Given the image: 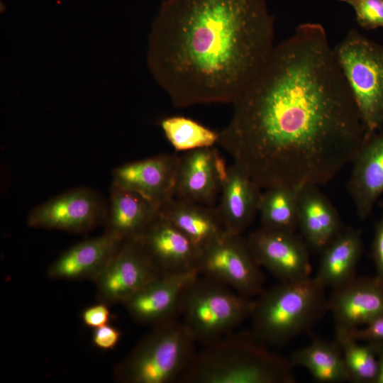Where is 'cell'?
<instances>
[{"mask_svg":"<svg viewBox=\"0 0 383 383\" xmlns=\"http://www.w3.org/2000/svg\"><path fill=\"white\" fill-rule=\"evenodd\" d=\"M218 145L262 188L319 186L352 163L365 130L324 27L274 45L233 101Z\"/></svg>","mask_w":383,"mask_h":383,"instance_id":"obj_1","label":"cell"},{"mask_svg":"<svg viewBox=\"0 0 383 383\" xmlns=\"http://www.w3.org/2000/svg\"><path fill=\"white\" fill-rule=\"evenodd\" d=\"M267 0H165L148 65L175 108L233 103L274 44Z\"/></svg>","mask_w":383,"mask_h":383,"instance_id":"obj_2","label":"cell"},{"mask_svg":"<svg viewBox=\"0 0 383 383\" xmlns=\"http://www.w3.org/2000/svg\"><path fill=\"white\" fill-rule=\"evenodd\" d=\"M289 360L271 352L252 331L235 332L203 346L183 383H293Z\"/></svg>","mask_w":383,"mask_h":383,"instance_id":"obj_3","label":"cell"},{"mask_svg":"<svg viewBox=\"0 0 383 383\" xmlns=\"http://www.w3.org/2000/svg\"><path fill=\"white\" fill-rule=\"evenodd\" d=\"M325 289L311 277L264 290L254 299L252 333L266 345H282L311 332L328 312Z\"/></svg>","mask_w":383,"mask_h":383,"instance_id":"obj_4","label":"cell"},{"mask_svg":"<svg viewBox=\"0 0 383 383\" xmlns=\"http://www.w3.org/2000/svg\"><path fill=\"white\" fill-rule=\"evenodd\" d=\"M254 299L227 285L199 274L182 297L180 320L196 343H212L250 318Z\"/></svg>","mask_w":383,"mask_h":383,"instance_id":"obj_5","label":"cell"},{"mask_svg":"<svg viewBox=\"0 0 383 383\" xmlns=\"http://www.w3.org/2000/svg\"><path fill=\"white\" fill-rule=\"evenodd\" d=\"M196 342L180 319L154 326L118 366V379L127 383L179 381L196 352Z\"/></svg>","mask_w":383,"mask_h":383,"instance_id":"obj_6","label":"cell"},{"mask_svg":"<svg viewBox=\"0 0 383 383\" xmlns=\"http://www.w3.org/2000/svg\"><path fill=\"white\" fill-rule=\"evenodd\" d=\"M365 133L383 128V45L350 30L333 48Z\"/></svg>","mask_w":383,"mask_h":383,"instance_id":"obj_7","label":"cell"},{"mask_svg":"<svg viewBox=\"0 0 383 383\" xmlns=\"http://www.w3.org/2000/svg\"><path fill=\"white\" fill-rule=\"evenodd\" d=\"M198 270L248 299L264 291L265 274L242 234L226 233L201 248Z\"/></svg>","mask_w":383,"mask_h":383,"instance_id":"obj_8","label":"cell"},{"mask_svg":"<svg viewBox=\"0 0 383 383\" xmlns=\"http://www.w3.org/2000/svg\"><path fill=\"white\" fill-rule=\"evenodd\" d=\"M108 204L96 191L77 187L36 206L28 213L33 228L84 233L104 223Z\"/></svg>","mask_w":383,"mask_h":383,"instance_id":"obj_9","label":"cell"},{"mask_svg":"<svg viewBox=\"0 0 383 383\" xmlns=\"http://www.w3.org/2000/svg\"><path fill=\"white\" fill-rule=\"evenodd\" d=\"M257 263L279 282L311 277L312 266L306 243L296 232L260 227L247 238Z\"/></svg>","mask_w":383,"mask_h":383,"instance_id":"obj_10","label":"cell"},{"mask_svg":"<svg viewBox=\"0 0 383 383\" xmlns=\"http://www.w3.org/2000/svg\"><path fill=\"white\" fill-rule=\"evenodd\" d=\"M198 270L163 273L123 304L136 321L153 327L180 319L184 292Z\"/></svg>","mask_w":383,"mask_h":383,"instance_id":"obj_11","label":"cell"},{"mask_svg":"<svg viewBox=\"0 0 383 383\" xmlns=\"http://www.w3.org/2000/svg\"><path fill=\"white\" fill-rule=\"evenodd\" d=\"M162 274L136 240L124 241L96 278L99 295L106 302L124 303Z\"/></svg>","mask_w":383,"mask_h":383,"instance_id":"obj_12","label":"cell"},{"mask_svg":"<svg viewBox=\"0 0 383 383\" xmlns=\"http://www.w3.org/2000/svg\"><path fill=\"white\" fill-rule=\"evenodd\" d=\"M335 336L348 334L383 314V279L355 277L333 289L328 299Z\"/></svg>","mask_w":383,"mask_h":383,"instance_id":"obj_13","label":"cell"},{"mask_svg":"<svg viewBox=\"0 0 383 383\" xmlns=\"http://www.w3.org/2000/svg\"><path fill=\"white\" fill-rule=\"evenodd\" d=\"M227 168L214 146L184 152L179 158L174 198L212 206Z\"/></svg>","mask_w":383,"mask_h":383,"instance_id":"obj_14","label":"cell"},{"mask_svg":"<svg viewBox=\"0 0 383 383\" xmlns=\"http://www.w3.org/2000/svg\"><path fill=\"white\" fill-rule=\"evenodd\" d=\"M179 156L160 154L123 164L112 172V182L135 192L160 209L174 198Z\"/></svg>","mask_w":383,"mask_h":383,"instance_id":"obj_15","label":"cell"},{"mask_svg":"<svg viewBox=\"0 0 383 383\" xmlns=\"http://www.w3.org/2000/svg\"><path fill=\"white\" fill-rule=\"evenodd\" d=\"M135 240L162 273L198 270L201 249L160 213Z\"/></svg>","mask_w":383,"mask_h":383,"instance_id":"obj_16","label":"cell"},{"mask_svg":"<svg viewBox=\"0 0 383 383\" xmlns=\"http://www.w3.org/2000/svg\"><path fill=\"white\" fill-rule=\"evenodd\" d=\"M352 163L348 189L357 216L364 221L383 193V130L365 135Z\"/></svg>","mask_w":383,"mask_h":383,"instance_id":"obj_17","label":"cell"},{"mask_svg":"<svg viewBox=\"0 0 383 383\" xmlns=\"http://www.w3.org/2000/svg\"><path fill=\"white\" fill-rule=\"evenodd\" d=\"M262 188L237 163L227 168L217 211L226 233L242 234L258 214Z\"/></svg>","mask_w":383,"mask_h":383,"instance_id":"obj_18","label":"cell"},{"mask_svg":"<svg viewBox=\"0 0 383 383\" xmlns=\"http://www.w3.org/2000/svg\"><path fill=\"white\" fill-rule=\"evenodd\" d=\"M160 207L139 194L112 182L105 233L120 240L138 239L157 217Z\"/></svg>","mask_w":383,"mask_h":383,"instance_id":"obj_19","label":"cell"},{"mask_svg":"<svg viewBox=\"0 0 383 383\" xmlns=\"http://www.w3.org/2000/svg\"><path fill=\"white\" fill-rule=\"evenodd\" d=\"M123 241L104 233L72 246L51 265L52 279L96 278L114 256Z\"/></svg>","mask_w":383,"mask_h":383,"instance_id":"obj_20","label":"cell"},{"mask_svg":"<svg viewBox=\"0 0 383 383\" xmlns=\"http://www.w3.org/2000/svg\"><path fill=\"white\" fill-rule=\"evenodd\" d=\"M343 228L338 211L318 186L300 188L298 230L306 244L321 252Z\"/></svg>","mask_w":383,"mask_h":383,"instance_id":"obj_21","label":"cell"},{"mask_svg":"<svg viewBox=\"0 0 383 383\" xmlns=\"http://www.w3.org/2000/svg\"><path fill=\"white\" fill-rule=\"evenodd\" d=\"M363 251L360 231L344 228L321 251L314 278L323 287L335 289L354 279Z\"/></svg>","mask_w":383,"mask_h":383,"instance_id":"obj_22","label":"cell"},{"mask_svg":"<svg viewBox=\"0 0 383 383\" xmlns=\"http://www.w3.org/2000/svg\"><path fill=\"white\" fill-rule=\"evenodd\" d=\"M160 215L200 249L226 233L217 209L212 206L174 198L160 209Z\"/></svg>","mask_w":383,"mask_h":383,"instance_id":"obj_23","label":"cell"},{"mask_svg":"<svg viewBox=\"0 0 383 383\" xmlns=\"http://www.w3.org/2000/svg\"><path fill=\"white\" fill-rule=\"evenodd\" d=\"M292 365L307 370L321 382L335 383L349 381V376L340 347L336 341L314 338L309 345L294 352Z\"/></svg>","mask_w":383,"mask_h":383,"instance_id":"obj_24","label":"cell"},{"mask_svg":"<svg viewBox=\"0 0 383 383\" xmlns=\"http://www.w3.org/2000/svg\"><path fill=\"white\" fill-rule=\"evenodd\" d=\"M265 189L261 194L258 209L261 227L296 232L300 188L274 186Z\"/></svg>","mask_w":383,"mask_h":383,"instance_id":"obj_25","label":"cell"},{"mask_svg":"<svg viewBox=\"0 0 383 383\" xmlns=\"http://www.w3.org/2000/svg\"><path fill=\"white\" fill-rule=\"evenodd\" d=\"M160 125L167 140L177 151L184 152L218 143V132L191 118L167 116L160 121Z\"/></svg>","mask_w":383,"mask_h":383,"instance_id":"obj_26","label":"cell"},{"mask_svg":"<svg viewBox=\"0 0 383 383\" xmlns=\"http://www.w3.org/2000/svg\"><path fill=\"white\" fill-rule=\"evenodd\" d=\"M340 347L349 381L356 383H376L379 360L376 344L343 336L335 338Z\"/></svg>","mask_w":383,"mask_h":383,"instance_id":"obj_27","label":"cell"},{"mask_svg":"<svg viewBox=\"0 0 383 383\" xmlns=\"http://www.w3.org/2000/svg\"><path fill=\"white\" fill-rule=\"evenodd\" d=\"M355 11L356 21L365 30L383 28V0H340Z\"/></svg>","mask_w":383,"mask_h":383,"instance_id":"obj_28","label":"cell"},{"mask_svg":"<svg viewBox=\"0 0 383 383\" xmlns=\"http://www.w3.org/2000/svg\"><path fill=\"white\" fill-rule=\"evenodd\" d=\"M346 336L359 341L383 344V314L367 325L335 338Z\"/></svg>","mask_w":383,"mask_h":383,"instance_id":"obj_29","label":"cell"},{"mask_svg":"<svg viewBox=\"0 0 383 383\" xmlns=\"http://www.w3.org/2000/svg\"><path fill=\"white\" fill-rule=\"evenodd\" d=\"M94 329L93 343L100 349H112L120 340L121 333L117 328L111 326L106 324Z\"/></svg>","mask_w":383,"mask_h":383,"instance_id":"obj_30","label":"cell"},{"mask_svg":"<svg viewBox=\"0 0 383 383\" xmlns=\"http://www.w3.org/2000/svg\"><path fill=\"white\" fill-rule=\"evenodd\" d=\"M109 318L110 311L104 303L89 306L82 313L84 323L94 328L107 324Z\"/></svg>","mask_w":383,"mask_h":383,"instance_id":"obj_31","label":"cell"},{"mask_svg":"<svg viewBox=\"0 0 383 383\" xmlns=\"http://www.w3.org/2000/svg\"><path fill=\"white\" fill-rule=\"evenodd\" d=\"M376 276L383 279V214L376 225L372 246Z\"/></svg>","mask_w":383,"mask_h":383,"instance_id":"obj_32","label":"cell"},{"mask_svg":"<svg viewBox=\"0 0 383 383\" xmlns=\"http://www.w3.org/2000/svg\"><path fill=\"white\" fill-rule=\"evenodd\" d=\"M376 345L377 347L379 360V372L376 383H383V344H376Z\"/></svg>","mask_w":383,"mask_h":383,"instance_id":"obj_33","label":"cell"},{"mask_svg":"<svg viewBox=\"0 0 383 383\" xmlns=\"http://www.w3.org/2000/svg\"><path fill=\"white\" fill-rule=\"evenodd\" d=\"M382 206L383 207V202H382Z\"/></svg>","mask_w":383,"mask_h":383,"instance_id":"obj_34","label":"cell"}]
</instances>
